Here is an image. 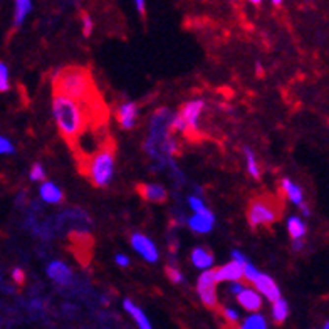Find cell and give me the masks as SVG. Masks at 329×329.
Returning a JSON list of instances; mask_svg holds the SVG:
<instances>
[{
    "label": "cell",
    "mask_w": 329,
    "mask_h": 329,
    "mask_svg": "<svg viewBox=\"0 0 329 329\" xmlns=\"http://www.w3.org/2000/svg\"><path fill=\"white\" fill-rule=\"evenodd\" d=\"M243 277V267L237 262H230L227 266L220 267V269H215V281L222 282V281H240Z\"/></svg>",
    "instance_id": "7c38bea8"
},
{
    "label": "cell",
    "mask_w": 329,
    "mask_h": 329,
    "mask_svg": "<svg viewBox=\"0 0 329 329\" xmlns=\"http://www.w3.org/2000/svg\"><path fill=\"white\" fill-rule=\"evenodd\" d=\"M136 192L141 198L151 204H165L166 202V190L161 185L156 183H138Z\"/></svg>",
    "instance_id": "ba28073f"
},
{
    "label": "cell",
    "mask_w": 329,
    "mask_h": 329,
    "mask_svg": "<svg viewBox=\"0 0 329 329\" xmlns=\"http://www.w3.org/2000/svg\"><path fill=\"white\" fill-rule=\"evenodd\" d=\"M292 245H294L296 250H300V249H302V240H300V239H299V240H294V243H292Z\"/></svg>",
    "instance_id": "74e56055"
},
{
    "label": "cell",
    "mask_w": 329,
    "mask_h": 329,
    "mask_svg": "<svg viewBox=\"0 0 329 329\" xmlns=\"http://www.w3.org/2000/svg\"><path fill=\"white\" fill-rule=\"evenodd\" d=\"M222 312H223L225 319L229 321L230 324H235V323H237V321H239V312H237V311L230 309V307H225V309H223Z\"/></svg>",
    "instance_id": "4dcf8cb0"
},
{
    "label": "cell",
    "mask_w": 329,
    "mask_h": 329,
    "mask_svg": "<svg viewBox=\"0 0 329 329\" xmlns=\"http://www.w3.org/2000/svg\"><path fill=\"white\" fill-rule=\"evenodd\" d=\"M116 115H118V121H120V124L123 126L124 129H131L136 123L138 108L135 103H124L120 106Z\"/></svg>",
    "instance_id": "5bb4252c"
},
{
    "label": "cell",
    "mask_w": 329,
    "mask_h": 329,
    "mask_svg": "<svg viewBox=\"0 0 329 329\" xmlns=\"http://www.w3.org/2000/svg\"><path fill=\"white\" fill-rule=\"evenodd\" d=\"M92 32V20L88 14H83V34L89 37Z\"/></svg>",
    "instance_id": "f1b7e54d"
},
{
    "label": "cell",
    "mask_w": 329,
    "mask_h": 329,
    "mask_svg": "<svg viewBox=\"0 0 329 329\" xmlns=\"http://www.w3.org/2000/svg\"><path fill=\"white\" fill-rule=\"evenodd\" d=\"M172 118L173 116L172 113H170V109H158L151 118V123H150V138L148 141H146V151L160 165H163L166 161L163 150H165V143L170 138Z\"/></svg>",
    "instance_id": "3957f363"
},
{
    "label": "cell",
    "mask_w": 329,
    "mask_h": 329,
    "mask_svg": "<svg viewBox=\"0 0 329 329\" xmlns=\"http://www.w3.org/2000/svg\"><path fill=\"white\" fill-rule=\"evenodd\" d=\"M323 329H329V324H328V323L324 324V328H323Z\"/></svg>",
    "instance_id": "60d3db41"
},
{
    "label": "cell",
    "mask_w": 329,
    "mask_h": 329,
    "mask_svg": "<svg viewBox=\"0 0 329 329\" xmlns=\"http://www.w3.org/2000/svg\"><path fill=\"white\" fill-rule=\"evenodd\" d=\"M237 300L243 309L250 311V312H257L262 306L261 294H257V292L252 291V289H247V287L240 292V294H237Z\"/></svg>",
    "instance_id": "4fadbf2b"
},
{
    "label": "cell",
    "mask_w": 329,
    "mask_h": 329,
    "mask_svg": "<svg viewBox=\"0 0 329 329\" xmlns=\"http://www.w3.org/2000/svg\"><path fill=\"white\" fill-rule=\"evenodd\" d=\"M215 286H217V281H215V270H205L204 274L200 275L198 284H197V291H198V296H200L202 302H204L207 307H210V309H217V306H218Z\"/></svg>",
    "instance_id": "5b68a950"
},
{
    "label": "cell",
    "mask_w": 329,
    "mask_h": 329,
    "mask_svg": "<svg viewBox=\"0 0 329 329\" xmlns=\"http://www.w3.org/2000/svg\"><path fill=\"white\" fill-rule=\"evenodd\" d=\"M54 94L69 97L78 103L89 104L101 99L97 88L89 69L81 66H69L60 69L54 76Z\"/></svg>",
    "instance_id": "6da1fadb"
},
{
    "label": "cell",
    "mask_w": 329,
    "mask_h": 329,
    "mask_svg": "<svg viewBox=\"0 0 329 329\" xmlns=\"http://www.w3.org/2000/svg\"><path fill=\"white\" fill-rule=\"evenodd\" d=\"M30 9L32 0H15V26H20L26 20Z\"/></svg>",
    "instance_id": "44dd1931"
},
{
    "label": "cell",
    "mask_w": 329,
    "mask_h": 329,
    "mask_svg": "<svg viewBox=\"0 0 329 329\" xmlns=\"http://www.w3.org/2000/svg\"><path fill=\"white\" fill-rule=\"evenodd\" d=\"M287 230H289L291 237L294 240H299L306 235V223L298 217H291L289 222H287Z\"/></svg>",
    "instance_id": "d6986e66"
},
{
    "label": "cell",
    "mask_w": 329,
    "mask_h": 329,
    "mask_svg": "<svg viewBox=\"0 0 329 329\" xmlns=\"http://www.w3.org/2000/svg\"><path fill=\"white\" fill-rule=\"evenodd\" d=\"M299 207H300V210H302L304 217H309V215H311V212H309V209H307V205H306V204H304V202H302V204H300Z\"/></svg>",
    "instance_id": "8d00e7d4"
},
{
    "label": "cell",
    "mask_w": 329,
    "mask_h": 329,
    "mask_svg": "<svg viewBox=\"0 0 329 329\" xmlns=\"http://www.w3.org/2000/svg\"><path fill=\"white\" fill-rule=\"evenodd\" d=\"M9 89V69L3 62H0V92Z\"/></svg>",
    "instance_id": "cb8c5ba5"
},
{
    "label": "cell",
    "mask_w": 329,
    "mask_h": 329,
    "mask_svg": "<svg viewBox=\"0 0 329 329\" xmlns=\"http://www.w3.org/2000/svg\"><path fill=\"white\" fill-rule=\"evenodd\" d=\"M204 109V101H190L181 108L180 116L185 121V135L197 136L198 135V116Z\"/></svg>",
    "instance_id": "8992f818"
},
{
    "label": "cell",
    "mask_w": 329,
    "mask_h": 329,
    "mask_svg": "<svg viewBox=\"0 0 329 329\" xmlns=\"http://www.w3.org/2000/svg\"><path fill=\"white\" fill-rule=\"evenodd\" d=\"M245 158H247V170H249V173L254 178H259L261 177V170H259V165L254 158V153H252L249 148H245Z\"/></svg>",
    "instance_id": "603a6c76"
},
{
    "label": "cell",
    "mask_w": 329,
    "mask_h": 329,
    "mask_svg": "<svg viewBox=\"0 0 329 329\" xmlns=\"http://www.w3.org/2000/svg\"><path fill=\"white\" fill-rule=\"evenodd\" d=\"M282 215V205L277 198L270 195L257 197L249 204L247 209V220L254 229L257 227H269L274 222H277Z\"/></svg>",
    "instance_id": "277c9868"
},
{
    "label": "cell",
    "mask_w": 329,
    "mask_h": 329,
    "mask_svg": "<svg viewBox=\"0 0 329 329\" xmlns=\"http://www.w3.org/2000/svg\"><path fill=\"white\" fill-rule=\"evenodd\" d=\"M232 257L235 259L234 262L240 264L242 267L245 266V264H249V261H247V259H245V255H242V254H240V252H239V250H234V252H232Z\"/></svg>",
    "instance_id": "d6a6232c"
},
{
    "label": "cell",
    "mask_w": 329,
    "mask_h": 329,
    "mask_svg": "<svg viewBox=\"0 0 329 329\" xmlns=\"http://www.w3.org/2000/svg\"><path fill=\"white\" fill-rule=\"evenodd\" d=\"M165 272H166V275H168V279L172 282H175V284H181V282H183V275H181V272L178 270L177 267L168 266L165 269Z\"/></svg>",
    "instance_id": "d4e9b609"
},
{
    "label": "cell",
    "mask_w": 329,
    "mask_h": 329,
    "mask_svg": "<svg viewBox=\"0 0 329 329\" xmlns=\"http://www.w3.org/2000/svg\"><path fill=\"white\" fill-rule=\"evenodd\" d=\"M245 289V286H242V284H239V282H234L232 286H230V292H232V294H240V292Z\"/></svg>",
    "instance_id": "836d02e7"
},
{
    "label": "cell",
    "mask_w": 329,
    "mask_h": 329,
    "mask_svg": "<svg viewBox=\"0 0 329 329\" xmlns=\"http://www.w3.org/2000/svg\"><path fill=\"white\" fill-rule=\"evenodd\" d=\"M46 178V173H44V168L40 166L39 163H35L34 166H32V172H30V180L34 181H40Z\"/></svg>",
    "instance_id": "4316f807"
},
{
    "label": "cell",
    "mask_w": 329,
    "mask_h": 329,
    "mask_svg": "<svg viewBox=\"0 0 329 329\" xmlns=\"http://www.w3.org/2000/svg\"><path fill=\"white\" fill-rule=\"evenodd\" d=\"M12 277H14V281L20 284L22 286L24 281H26V277H24V270L22 269H14V272H12Z\"/></svg>",
    "instance_id": "1f68e13d"
},
{
    "label": "cell",
    "mask_w": 329,
    "mask_h": 329,
    "mask_svg": "<svg viewBox=\"0 0 329 329\" xmlns=\"http://www.w3.org/2000/svg\"><path fill=\"white\" fill-rule=\"evenodd\" d=\"M188 205L192 207V209L197 213H202V212H205V210H207V207L204 205V202H202L200 198H197V197H190L188 198Z\"/></svg>",
    "instance_id": "83f0119b"
},
{
    "label": "cell",
    "mask_w": 329,
    "mask_h": 329,
    "mask_svg": "<svg viewBox=\"0 0 329 329\" xmlns=\"http://www.w3.org/2000/svg\"><path fill=\"white\" fill-rule=\"evenodd\" d=\"M0 153H5V155H9V153H14V146L7 138L0 136Z\"/></svg>",
    "instance_id": "f546056e"
},
{
    "label": "cell",
    "mask_w": 329,
    "mask_h": 329,
    "mask_svg": "<svg viewBox=\"0 0 329 329\" xmlns=\"http://www.w3.org/2000/svg\"><path fill=\"white\" fill-rule=\"evenodd\" d=\"M47 275L54 282L62 284V286L69 284V282H71V279H72L71 269H69L66 264L60 262V261H54V262L49 264V266H47Z\"/></svg>",
    "instance_id": "8fae6325"
},
{
    "label": "cell",
    "mask_w": 329,
    "mask_h": 329,
    "mask_svg": "<svg viewBox=\"0 0 329 329\" xmlns=\"http://www.w3.org/2000/svg\"><path fill=\"white\" fill-rule=\"evenodd\" d=\"M232 329H267V324H266V319H264L261 314H254L245 319L243 326L240 328L232 326Z\"/></svg>",
    "instance_id": "7402d4cb"
},
{
    "label": "cell",
    "mask_w": 329,
    "mask_h": 329,
    "mask_svg": "<svg viewBox=\"0 0 329 329\" xmlns=\"http://www.w3.org/2000/svg\"><path fill=\"white\" fill-rule=\"evenodd\" d=\"M192 262L195 267H198V269L207 270L213 264V255H212V252H209L207 249L197 247V249L192 252Z\"/></svg>",
    "instance_id": "e0dca14e"
},
{
    "label": "cell",
    "mask_w": 329,
    "mask_h": 329,
    "mask_svg": "<svg viewBox=\"0 0 329 329\" xmlns=\"http://www.w3.org/2000/svg\"><path fill=\"white\" fill-rule=\"evenodd\" d=\"M259 274H261V272L255 269L254 266H250V264H245V266H243V275H245L250 282H254L255 279L259 277Z\"/></svg>",
    "instance_id": "484cf974"
},
{
    "label": "cell",
    "mask_w": 329,
    "mask_h": 329,
    "mask_svg": "<svg viewBox=\"0 0 329 329\" xmlns=\"http://www.w3.org/2000/svg\"><path fill=\"white\" fill-rule=\"evenodd\" d=\"M135 3H136L138 12H140L141 15H145V0H135Z\"/></svg>",
    "instance_id": "d590c367"
},
{
    "label": "cell",
    "mask_w": 329,
    "mask_h": 329,
    "mask_svg": "<svg viewBox=\"0 0 329 329\" xmlns=\"http://www.w3.org/2000/svg\"><path fill=\"white\" fill-rule=\"evenodd\" d=\"M282 188H284V192L287 193V197H289V200L292 204H296V205L302 204V190H300L298 185H294L291 180L286 178V180H282Z\"/></svg>",
    "instance_id": "ac0fdd59"
},
{
    "label": "cell",
    "mask_w": 329,
    "mask_h": 329,
    "mask_svg": "<svg viewBox=\"0 0 329 329\" xmlns=\"http://www.w3.org/2000/svg\"><path fill=\"white\" fill-rule=\"evenodd\" d=\"M116 264L121 267H126L129 264V259L126 257V255H116Z\"/></svg>",
    "instance_id": "e575fe53"
},
{
    "label": "cell",
    "mask_w": 329,
    "mask_h": 329,
    "mask_svg": "<svg viewBox=\"0 0 329 329\" xmlns=\"http://www.w3.org/2000/svg\"><path fill=\"white\" fill-rule=\"evenodd\" d=\"M213 222H215L213 213L207 209L205 212H202V213H195L193 217L188 220V225H190V229L195 230V232L207 234L213 229Z\"/></svg>",
    "instance_id": "30bf717a"
},
{
    "label": "cell",
    "mask_w": 329,
    "mask_h": 329,
    "mask_svg": "<svg viewBox=\"0 0 329 329\" xmlns=\"http://www.w3.org/2000/svg\"><path fill=\"white\" fill-rule=\"evenodd\" d=\"M249 2H252V3H254V5H259V3H261L262 0H249Z\"/></svg>",
    "instance_id": "ab89813d"
},
{
    "label": "cell",
    "mask_w": 329,
    "mask_h": 329,
    "mask_svg": "<svg viewBox=\"0 0 329 329\" xmlns=\"http://www.w3.org/2000/svg\"><path fill=\"white\" fill-rule=\"evenodd\" d=\"M287 314H289V307H287V302L286 299L279 298L277 300L274 302V306H272V318L277 324H281L286 321Z\"/></svg>",
    "instance_id": "ffe728a7"
},
{
    "label": "cell",
    "mask_w": 329,
    "mask_h": 329,
    "mask_svg": "<svg viewBox=\"0 0 329 329\" xmlns=\"http://www.w3.org/2000/svg\"><path fill=\"white\" fill-rule=\"evenodd\" d=\"M40 197H42V200L47 202V204H60L64 195L54 183L46 181V183L40 186Z\"/></svg>",
    "instance_id": "2e32d148"
},
{
    "label": "cell",
    "mask_w": 329,
    "mask_h": 329,
    "mask_svg": "<svg viewBox=\"0 0 329 329\" xmlns=\"http://www.w3.org/2000/svg\"><path fill=\"white\" fill-rule=\"evenodd\" d=\"M254 286L257 287L259 292H262L270 302H275L279 298H281V291H279L277 284L272 281V277L266 274H259V277L254 281Z\"/></svg>",
    "instance_id": "9c48e42d"
},
{
    "label": "cell",
    "mask_w": 329,
    "mask_h": 329,
    "mask_svg": "<svg viewBox=\"0 0 329 329\" xmlns=\"http://www.w3.org/2000/svg\"><path fill=\"white\" fill-rule=\"evenodd\" d=\"M131 245L138 254H141L148 262H156L158 261V249L156 245L150 240L148 237H145L143 234H133L131 237Z\"/></svg>",
    "instance_id": "52a82bcc"
},
{
    "label": "cell",
    "mask_w": 329,
    "mask_h": 329,
    "mask_svg": "<svg viewBox=\"0 0 329 329\" xmlns=\"http://www.w3.org/2000/svg\"><path fill=\"white\" fill-rule=\"evenodd\" d=\"M79 168L94 186H106L115 172V145L109 143L91 156L79 160Z\"/></svg>",
    "instance_id": "7a4b0ae2"
},
{
    "label": "cell",
    "mask_w": 329,
    "mask_h": 329,
    "mask_svg": "<svg viewBox=\"0 0 329 329\" xmlns=\"http://www.w3.org/2000/svg\"><path fill=\"white\" fill-rule=\"evenodd\" d=\"M272 3H274V5H281L282 0H272Z\"/></svg>",
    "instance_id": "f35d334b"
},
{
    "label": "cell",
    "mask_w": 329,
    "mask_h": 329,
    "mask_svg": "<svg viewBox=\"0 0 329 329\" xmlns=\"http://www.w3.org/2000/svg\"><path fill=\"white\" fill-rule=\"evenodd\" d=\"M123 306H124V309L133 316V319L136 321L138 328H140V329H153V328H151V324H150L148 318H146V316H145V312L141 311L138 306H135V304H133L131 300H129V299H124Z\"/></svg>",
    "instance_id": "9a60e30c"
}]
</instances>
